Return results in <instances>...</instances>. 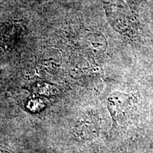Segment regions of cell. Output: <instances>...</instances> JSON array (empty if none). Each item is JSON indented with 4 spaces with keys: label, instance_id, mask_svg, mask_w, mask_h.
Listing matches in <instances>:
<instances>
[{
    "label": "cell",
    "instance_id": "cell-3",
    "mask_svg": "<svg viewBox=\"0 0 153 153\" xmlns=\"http://www.w3.org/2000/svg\"><path fill=\"white\" fill-rule=\"evenodd\" d=\"M131 103L130 94L116 91L108 96L106 100L107 109L109 112L112 120L111 131L117 128L120 118L125 114Z\"/></svg>",
    "mask_w": 153,
    "mask_h": 153
},
{
    "label": "cell",
    "instance_id": "cell-5",
    "mask_svg": "<svg viewBox=\"0 0 153 153\" xmlns=\"http://www.w3.org/2000/svg\"><path fill=\"white\" fill-rule=\"evenodd\" d=\"M0 153H9L7 150H5L4 149H2L0 148Z\"/></svg>",
    "mask_w": 153,
    "mask_h": 153
},
{
    "label": "cell",
    "instance_id": "cell-2",
    "mask_svg": "<svg viewBox=\"0 0 153 153\" xmlns=\"http://www.w3.org/2000/svg\"><path fill=\"white\" fill-rule=\"evenodd\" d=\"M101 128V119L93 111L84 113L76 120L74 134L79 140H90L99 135Z\"/></svg>",
    "mask_w": 153,
    "mask_h": 153
},
{
    "label": "cell",
    "instance_id": "cell-4",
    "mask_svg": "<svg viewBox=\"0 0 153 153\" xmlns=\"http://www.w3.org/2000/svg\"><path fill=\"white\" fill-rule=\"evenodd\" d=\"M45 104L40 99H31L28 101L26 108L32 113H38L42 111L45 108Z\"/></svg>",
    "mask_w": 153,
    "mask_h": 153
},
{
    "label": "cell",
    "instance_id": "cell-1",
    "mask_svg": "<svg viewBox=\"0 0 153 153\" xmlns=\"http://www.w3.org/2000/svg\"><path fill=\"white\" fill-rule=\"evenodd\" d=\"M105 9L112 26L130 38L137 36V21L123 0H105Z\"/></svg>",
    "mask_w": 153,
    "mask_h": 153
}]
</instances>
